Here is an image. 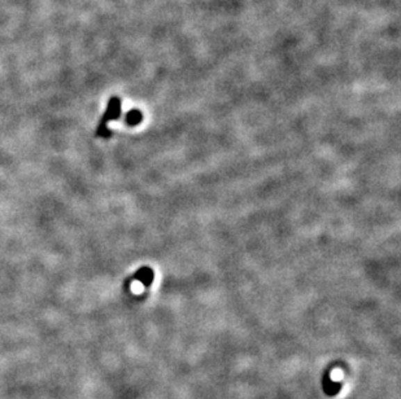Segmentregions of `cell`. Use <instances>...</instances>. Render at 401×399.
<instances>
[{"label": "cell", "instance_id": "obj_1", "mask_svg": "<svg viewBox=\"0 0 401 399\" xmlns=\"http://www.w3.org/2000/svg\"><path fill=\"white\" fill-rule=\"evenodd\" d=\"M121 99L117 96L108 100L107 109L103 114V117L100 118L99 121L98 127H97V137H103V139H108L112 137L113 133L108 128V124L112 121H117L121 117Z\"/></svg>", "mask_w": 401, "mask_h": 399}, {"label": "cell", "instance_id": "obj_2", "mask_svg": "<svg viewBox=\"0 0 401 399\" xmlns=\"http://www.w3.org/2000/svg\"><path fill=\"white\" fill-rule=\"evenodd\" d=\"M136 280L142 282L145 287H151L152 282L155 280V273H154V270L149 269V267H140L137 273H134V275L127 280V282H136Z\"/></svg>", "mask_w": 401, "mask_h": 399}, {"label": "cell", "instance_id": "obj_3", "mask_svg": "<svg viewBox=\"0 0 401 399\" xmlns=\"http://www.w3.org/2000/svg\"><path fill=\"white\" fill-rule=\"evenodd\" d=\"M142 121H143V113L140 110L133 109V110L127 112L126 117H125V124H126L127 126H138Z\"/></svg>", "mask_w": 401, "mask_h": 399}]
</instances>
